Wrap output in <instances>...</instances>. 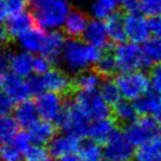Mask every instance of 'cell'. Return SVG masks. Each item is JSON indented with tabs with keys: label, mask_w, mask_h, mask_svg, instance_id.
I'll list each match as a JSON object with an SVG mask.
<instances>
[{
	"label": "cell",
	"mask_w": 161,
	"mask_h": 161,
	"mask_svg": "<svg viewBox=\"0 0 161 161\" xmlns=\"http://www.w3.org/2000/svg\"><path fill=\"white\" fill-rule=\"evenodd\" d=\"M52 154L44 145L32 143L25 152L24 161H52Z\"/></svg>",
	"instance_id": "35"
},
{
	"label": "cell",
	"mask_w": 161,
	"mask_h": 161,
	"mask_svg": "<svg viewBox=\"0 0 161 161\" xmlns=\"http://www.w3.org/2000/svg\"><path fill=\"white\" fill-rule=\"evenodd\" d=\"M149 24H151L152 32L156 37H160L161 38V15L152 17L151 20H149Z\"/></svg>",
	"instance_id": "44"
},
{
	"label": "cell",
	"mask_w": 161,
	"mask_h": 161,
	"mask_svg": "<svg viewBox=\"0 0 161 161\" xmlns=\"http://www.w3.org/2000/svg\"><path fill=\"white\" fill-rule=\"evenodd\" d=\"M0 142H1V141H0ZM0 147H1V145H0Z\"/></svg>",
	"instance_id": "51"
},
{
	"label": "cell",
	"mask_w": 161,
	"mask_h": 161,
	"mask_svg": "<svg viewBox=\"0 0 161 161\" xmlns=\"http://www.w3.org/2000/svg\"><path fill=\"white\" fill-rule=\"evenodd\" d=\"M65 43V36L63 35V33H60L58 30L47 31L46 32L45 42H44V46H43V50H42L40 55L50 58L52 62L59 60L62 51L64 49Z\"/></svg>",
	"instance_id": "22"
},
{
	"label": "cell",
	"mask_w": 161,
	"mask_h": 161,
	"mask_svg": "<svg viewBox=\"0 0 161 161\" xmlns=\"http://www.w3.org/2000/svg\"><path fill=\"white\" fill-rule=\"evenodd\" d=\"M58 161H80V156H78V152L77 153H70L58 158Z\"/></svg>",
	"instance_id": "47"
},
{
	"label": "cell",
	"mask_w": 161,
	"mask_h": 161,
	"mask_svg": "<svg viewBox=\"0 0 161 161\" xmlns=\"http://www.w3.org/2000/svg\"><path fill=\"white\" fill-rule=\"evenodd\" d=\"M154 115H155V117H154V119L156 120L158 125H159V126L161 127V106H160V108L158 109V111H156Z\"/></svg>",
	"instance_id": "48"
},
{
	"label": "cell",
	"mask_w": 161,
	"mask_h": 161,
	"mask_svg": "<svg viewBox=\"0 0 161 161\" xmlns=\"http://www.w3.org/2000/svg\"><path fill=\"white\" fill-rule=\"evenodd\" d=\"M49 145H50L49 149L52 156L58 159L60 156L70 154V153H77L82 143H80V136L64 131L62 134L56 135Z\"/></svg>",
	"instance_id": "14"
},
{
	"label": "cell",
	"mask_w": 161,
	"mask_h": 161,
	"mask_svg": "<svg viewBox=\"0 0 161 161\" xmlns=\"http://www.w3.org/2000/svg\"><path fill=\"white\" fill-rule=\"evenodd\" d=\"M149 78H151L152 89L155 92H158L159 95H161V64H156L153 66Z\"/></svg>",
	"instance_id": "38"
},
{
	"label": "cell",
	"mask_w": 161,
	"mask_h": 161,
	"mask_svg": "<svg viewBox=\"0 0 161 161\" xmlns=\"http://www.w3.org/2000/svg\"><path fill=\"white\" fill-rule=\"evenodd\" d=\"M125 133L134 146H140L159 135V125L155 119L141 115V117L127 125Z\"/></svg>",
	"instance_id": "7"
},
{
	"label": "cell",
	"mask_w": 161,
	"mask_h": 161,
	"mask_svg": "<svg viewBox=\"0 0 161 161\" xmlns=\"http://www.w3.org/2000/svg\"><path fill=\"white\" fill-rule=\"evenodd\" d=\"M19 125L13 116H10L8 114L0 115V141L6 142L10 141L18 134Z\"/></svg>",
	"instance_id": "33"
},
{
	"label": "cell",
	"mask_w": 161,
	"mask_h": 161,
	"mask_svg": "<svg viewBox=\"0 0 161 161\" xmlns=\"http://www.w3.org/2000/svg\"><path fill=\"white\" fill-rule=\"evenodd\" d=\"M90 122L91 121L88 120L80 113V109L72 102H70V103H66V108L58 122V126L66 133L75 134L80 137H86Z\"/></svg>",
	"instance_id": "9"
},
{
	"label": "cell",
	"mask_w": 161,
	"mask_h": 161,
	"mask_svg": "<svg viewBox=\"0 0 161 161\" xmlns=\"http://www.w3.org/2000/svg\"><path fill=\"white\" fill-rule=\"evenodd\" d=\"M123 10L127 12V14L129 13H141L142 12V6H141V0H125L122 3Z\"/></svg>",
	"instance_id": "41"
},
{
	"label": "cell",
	"mask_w": 161,
	"mask_h": 161,
	"mask_svg": "<svg viewBox=\"0 0 161 161\" xmlns=\"http://www.w3.org/2000/svg\"><path fill=\"white\" fill-rule=\"evenodd\" d=\"M106 25L111 42H114L116 44L126 42L127 33L126 26H125V17L121 13L115 12L109 15L106 19Z\"/></svg>",
	"instance_id": "25"
},
{
	"label": "cell",
	"mask_w": 161,
	"mask_h": 161,
	"mask_svg": "<svg viewBox=\"0 0 161 161\" xmlns=\"http://www.w3.org/2000/svg\"><path fill=\"white\" fill-rule=\"evenodd\" d=\"M135 161H161V136L147 141L135 149Z\"/></svg>",
	"instance_id": "24"
},
{
	"label": "cell",
	"mask_w": 161,
	"mask_h": 161,
	"mask_svg": "<svg viewBox=\"0 0 161 161\" xmlns=\"http://www.w3.org/2000/svg\"><path fill=\"white\" fill-rule=\"evenodd\" d=\"M143 52L146 56L148 65L161 64V38L154 37L149 38L146 43H143Z\"/></svg>",
	"instance_id": "32"
},
{
	"label": "cell",
	"mask_w": 161,
	"mask_h": 161,
	"mask_svg": "<svg viewBox=\"0 0 161 161\" xmlns=\"http://www.w3.org/2000/svg\"><path fill=\"white\" fill-rule=\"evenodd\" d=\"M29 6L37 25L45 31L63 27L72 11L70 0H30Z\"/></svg>",
	"instance_id": "2"
},
{
	"label": "cell",
	"mask_w": 161,
	"mask_h": 161,
	"mask_svg": "<svg viewBox=\"0 0 161 161\" xmlns=\"http://www.w3.org/2000/svg\"><path fill=\"white\" fill-rule=\"evenodd\" d=\"M102 76L97 72L96 70H84L77 74L75 77V86L78 90L83 91H91V90H97L100 88L102 80Z\"/></svg>",
	"instance_id": "29"
},
{
	"label": "cell",
	"mask_w": 161,
	"mask_h": 161,
	"mask_svg": "<svg viewBox=\"0 0 161 161\" xmlns=\"http://www.w3.org/2000/svg\"><path fill=\"white\" fill-rule=\"evenodd\" d=\"M106 161H131L135 156L134 145L125 130L116 129L103 146Z\"/></svg>",
	"instance_id": "6"
},
{
	"label": "cell",
	"mask_w": 161,
	"mask_h": 161,
	"mask_svg": "<svg viewBox=\"0 0 161 161\" xmlns=\"http://www.w3.org/2000/svg\"><path fill=\"white\" fill-rule=\"evenodd\" d=\"M89 17L86 12L80 10H72L69 13L65 23L63 25L64 33L69 38H80L83 37L86 32L88 24H89Z\"/></svg>",
	"instance_id": "19"
},
{
	"label": "cell",
	"mask_w": 161,
	"mask_h": 161,
	"mask_svg": "<svg viewBox=\"0 0 161 161\" xmlns=\"http://www.w3.org/2000/svg\"><path fill=\"white\" fill-rule=\"evenodd\" d=\"M62 96L63 95L56 94L52 91H43L37 96L35 102L42 119L58 125L66 108V103Z\"/></svg>",
	"instance_id": "8"
},
{
	"label": "cell",
	"mask_w": 161,
	"mask_h": 161,
	"mask_svg": "<svg viewBox=\"0 0 161 161\" xmlns=\"http://www.w3.org/2000/svg\"><path fill=\"white\" fill-rule=\"evenodd\" d=\"M123 1H125V0H120V3H121V5H122V3H123Z\"/></svg>",
	"instance_id": "50"
},
{
	"label": "cell",
	"mask_w": 161,
	"mask_h": 161,
	"mask_svg": "<svg viewBox=\"0 0 161 161\" xmlns=\"http://www.w3.org/2000/svg\"><path fill=\"white\" fill-rule=\"evenodd\" d=\"M95 70L104 78H109L113 75H115V72L119 70L116 58L114 56V52H103L101 58L96 62Z\"/></svg>",
	"instance_id": "31"
},
{
	"label": "cell",
	"mask_w": 161,
	"mask_h": 161,
	"mask_svg": "<svg viewBox=\"0 0 161 161\" xmlns=\"http://www.w3.org/2000/svg\"><path fill=\"white\" fill-rule=\"evenodd\" d=\"M142 12L151 17L161 15V0H141Z\"/></svg>",
	"instance_id": "37"
},
{
	"label": "cell",
	"mask_w": 161,
	"mask_h": 161,
	"mask_svg": "<svg viewBox=\"0 0 161 161\" xmlns=\"http://www.w3.org/2000/svg\"><path fill=\"white\" fill-rule=\"evenodd\" d=\"M45 91H52L59 95H65L75 86V82L68 71L60 69H51L42 76Z\"/></svg>",
	"instance_id": "12"
},
{
	"label": "cell",
	"mask_w": 161,
	"mask_h": 161,
	"mask_svg": "<svg viewBox=\"0 0 161 161\" xmlns=\"http://www.w3.org/2000/svg\"><path fill=\"white\" fill-rule=\"evenodd\" d=\"M102 53L103 50L97 46L90 45L78 38H70L66 40L59 62L65 71L77 75L90 65H95Z\"/></svg>",
	"instance_id": "1"
},
{
	"label": "cell",
	"mask_w": 161,
	"mask_h": 161,
	"mask_svg": "<svg viewBox=\"0 0 161 161\" xmlns=\"http://www.w3.org/2000/svg\"><path fill=\"white\" fill-rule=\"evenodd\" d=\"M125 26H126L127 38L141 44L146 43L147 40L151 38L152 29L149 20H147L141 13H129L125 17Z\"/></svg>",
	"instance_id": "11"
},
{
	"label": "cell",
	"mask_w": 161,
	"mask_h": 161,
	"mask_svg": "<svg viewBox=\"0 0 161 161\" xmlns=\"http://www.w3.org/2000/svg\"><path fill=\"white\" fill-rule=\"evenodd\" d=\"M113 115L117 122L128 125L137 119L139 111L136 109L135 103H131L129 100H120L113 106Z\"/></svg>",
	"instance_id": "26"
},
{
	"label": "cell",
	"mask_w": 161,
	"mask_h": 161,
	"mask_svg": "<svg viewBox=\"0 0 161 161\" xmlns=\"http://www.w3.org/2000/svg\"><path fill=\"white\" fill-rule=\"evenodd\" d=\"M52 66V60L43 55H38L35 57V63H33V70L36 75L43 76L45 75L47 71L51 70Z\"/></svg>",
	"instance_id": "36"
},
{
	"label": "cell",
	"mask_w": 161,
	"mask_h": 161,
	"mask_svg": "<svg viewBox=\"0 0 161 161\" xmlns=\"http://www.w3.org/2000/svg\"><path fill=\"white\" fill-rule=\"evenodd\" d=\"M3 90L14 103H20L23 101L29 100V97L32 96L27 78L17 76L12 72L5 76Z\"/></svg>",
	"instance_id": "13"
},
{
	"label": "cell",
	"mask_w": 161,
	"mask_h": 161,
	"mask_svg": "<svg viewBox=\"0 0 161 161\" xmlns=\"http://www.w3.org/2000/svg\"><path fill=\"white\" fill-rule=\"evenodd\" d=\"M116 58L117 68L121 72L139 71L142 68L149 66L147 63L143 47L134 42H123L116 44L113 50Z\"/></svg>",
	"instance_id": "4"
},
{
	"label": "cell",
	"mask_w": 161,
	"mask_h": 161,
	"mask_svg": "<svg viewBox=\"0 0 161 161\" xmlns=\"http://www.w3.org/2000/svg\"><path fill=\"white\" fill-rule=\"evenodd\" d=\"M5 1L10 11V14L17 13L20 11H25L26 6L30 3V0H5Z\"/></svg>",
	"instance_id": "40"
},
{
	"label": "cell",
	"mask_w": 161,
	"mask_h": 161,
	"mask_svg": "<svg viewBox=\"0 0 161 161\" xmlns=\"http://www.w3.org/2000/svg\"><path fill=\"white\" fill-rule=\"evenodd\" d=\"M32 145L29 133L18 131L10 141L4 142L0 147V161H24L25 152Z\"/></svg>",
	"instance_id": "10"
},
{
	"label": "cell",
	"mask_w": 161,
	"mask_h": 161,
	"mask_svg": "<svg viewBox=\"0 0 161 161\" xmlns=\"http://www.w3.org/2000/svg\"><path fill=\"white\" fill-rule=\"evenodd\" d=\"M35 18L32 13L27 11H20L17 13H12L6 20V27L10 32L11 37L18 38L25 31L33 26Z\"/></svg>",
	"instance_id": "23"
},
{
	"label": "cell",
	"mask_w": 161,
	"mask_h": 161,
	"mask_svg": "<svg viewBox=\"0 0 161 161\" xmlns=\"http://www.w3.org/2000/svg\"><path fill=\"white\" fill-rule=\"evenodd\" d=\"M161 106V95L154 90L147 91L146 94L135 101V107L140 115H152L155 114Z\"/></svg>",
	"instance_id": "27"
},
{
	"label": "cell",
	"mask_w": 161,
	"mask_h": 161,
	"mask_svg": "<svg viewBox=\"0 0 161 161\" xmlns=\"http://www.w3.org/2000/svg\"><path fill=\"white\" fill-rule=\"evenodd\" d=\"M11 55V52L0 47V74H4L7 69H10Z\"/></svg>",
	"instance_id": "43"
},
{
	"label": "cell",
	"mask_w": 161,
	"mask_h": 161,
	"mask_svg": "<svg viewBox=\"0 0 161 161\" xmlns=\"http://www.w3.org/2000/svg\"><path fill=\"white\" fill-rule=\"evenodd\" d=\"M71 102L80 109V113L89 121L104 119V117L110 116V104L102 97L100 91L97 90H78V92L74 96Z\"/></svg>",
	"instance_id": "3"
},
{
	"label": "cell",
	"mask_w": 161,
	"mask_h": 161,
	"mask_svg": "<svg viewBox=\"0 0 161 161\" xmlns=\"http://www.w3.org/2000/svg\"><path fill=\"white\" fill-rule=\"evenodd\" d=\"M100 94L110 106H114L115 103H117L122 96L116 80H109V78L102 80L100 86Z\"/></svg>",
	"instance_id": "34"
},
{
	"label": "cell",
	"mask_w": 161,
	"mask_h": 161,
	"mask_svg": "<svg viewBox=\"0 0 161 161\" xmlns=\"http://www.w3.org/2000/svg\"><path fill=\"white\" fill-rule=\"evenodd\" d=\"M33 63H35V56L32 53L24 50L18 51L11 55L10 70L14 75L29 78L35 72Z\"/></svg>",
	"instance_id": "20"
},
{
	"label": "cell",
	"mask_w": 161,
	"mask_h": 161,
	"mask_svg": "<svg viewBox=\"0 0 161 161\" xmlns=\"http://www.w3.org/2000/svg\"><path fill=\"white\" fill-rule=\"evenodd\" d=\"M13 117L15 119L19 127L29 129L39 120V111L36 106V102L26 100L17 104L13 109Z\"/></svg>",
	"instance_id": "18"
},
{
	"label": "cell",
	"mask_w": 161,
	"mask_h": 161,
	"mask_svg": "<svg viewBox=\"0 0 161 161\" xmlns=\"http://www.w3.org/2000/svg\"><path fill=\"white\" fill-rule=\"evenodd\" d=\"M8 17H10V11H8L6 1L5 0H0V24L6 21Z\"/></svg>",
	"instance_id": "46"
},
{
	"label": "cell",
	"mask_w": 161,
	"mask_h": 161,
	"mask_svg": "<svg viewBox=\"0 0 161 161\" xmlns=\"http://www.w3.org/2000/svg\"><path fill=\"white\" fill-rule=\"evenodd\" d=\"M4 80H5V77L3 76V74H0V90L4 88Z\"/></svg>",
	"instance_id": "49"
},
{
	"label": "cell",
	"mask_w": 161,
	"mask_h": 161,
	"mask_svg": "<svg viewBox=\"0 0 161 161\" xmlns=\"http://www.w3.org/2000/svg\"><path fill=\"white\" fill-rule=\"evenodd\" d=\"M78 156L80 161H103L104 152L101 143L89 140L80 145L78 149Z\"/></svg>",
	"instance_id": "30"
},
{
	"label": "cell",
	"mask_w": 161,
	"mask_h": 161,
	"mask_svg": "<svg viewBox=\"0 0 161 161\" xmlns=\"http://www.w3.org/2000/svg\"><path fill=\"white\" fill-rule=\"evenodd\" d=\"M11 38V35L8 30H7V27L5 26H3L0 24V47H4V46L8 43V40Z\"/></svg>",
	"instance_id": "45"
},
{
	"label": "cell",
	"mask_w": 161,
	"mask_h": 161,
	"mask_svg": "<svg viewBox=\"0 0 161 161\" xmlns=\"http://www.w3.org/2000/svg\"><path fill=\"white\" fill-rule=\"evenodd\" d=\"M83 40L90 44V45L97 46L100 49H106L109 44V35L107 30L106 23L103 19H91L88 24L86 32L83 35Z\"/></svg>",
	"instance_id": "16"
},
{
	"label": "cell",
	"mask_w": 161,
	"mask_h": 161,
	"mask_svg": "<svg viewBox=\"0 0 161 161\" xmlns=\"http://www.w3.org/2000/svg\"><path fill=\"white\" fill-rule=\"evenodd\" d=\"M115 122V119H111L110 116L91 121L88 128L86 137L98 143H104L111 136V134L116 130Z\"/></svg>",
	"instance_id": "17"
},
{
	"label": "cell",
	"mask_w": 161,
	"mask_h": 161,
	"mask_svg": "<svg viewBox=\"0 0 161 161\" xmlns=\"http://www.w3.org/2000/svg\"><path fill=\"white\" fill-rule=\"evenodd\" d=\"M32 143L37 145H47L56 136L55 123L47 120H38L33 126L27 129Z\"/></svg>",
	"instance_id": "21"
},
{
	"label": "cell",
	"mask_w": 161,
	"mask_h": 161,
	"mask_svg": "<svg viewBox=\"0 0 161 161\" xmlns=\"http://www.w3.org/2000/svg\"><path fill=\"white\" fill-rule=\"evenodd\" d=\"M29 80V86H30L31 92L32 95H39L43 91H45V88H44V83H43V78L42 76L37 75V76H31L27 78Z\"/></svg>",
	"instance_id": "39"
},
{
	"label": "cell",
	"mask_w": 161,
	"mask_h": 161,
	"mask_svg": "<svg viewBox=\"0 0 161 161\" xmlns=\"http://www.w3.org/2000/svg\"><path fill=\"white\" fill-rule=\"evenodd\" d=\"M119 5H121L120 0H91L89 13L96 19H107L115 13Z\"/></svg>",
	"instance_id": "28"
},
{
	"label": "cell",
	"mask_w": 161,
	"mask_h": 161,
	"mask_svg": "<svg viewBox=\"0 0 161 161\" xmlns=\"http://www.w3.org/2000/svg\"><path fill=\"white\" fill-rule=\"evenodd\" d=\"M46 32L47 31L43 30L39 26H32L17 38L20 49L27 51L32 55H40L45 42Z\"/></svg>",
	"instance_id": "15"
},
{
	"label": "cell",
	"mask_w": 161,
	"mask_h": 161,
	"mask_svg": "<svg viewBox=\"0 0 161 161\" xmlns=\"http://www.w3.org/2000/svg\"><path fill=\"white\" fill-rule=\"evenodd\" d=\"M13 103L14 102L5 92H0V115L10 114V111L13 109Z\"/></svg>",
	"instance_id": "42"
},
{
	"label": "cell",
	"mask_w": 161,
	"mask_h": 161,
	"mask_svg": "<svg viewBox=\"0 0 161 161\" xmlns=\"http://www.w3.org/2000/svg\"><path fill=\"white\" fill-rule=\"evenodd\" d=\"M115 80L122 97L129 101H136L151 88V78L142 71L122 72Z\"/></svg>",
	"instance_id": "5"
}]
</instances>
